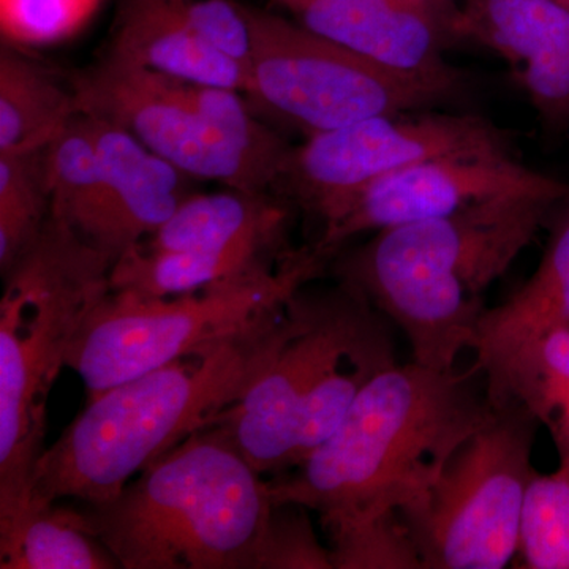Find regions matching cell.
<instances>
[{
    "mask_svg": "<svg viewBox=\"0 0 569 569\" xmlns=\"http://www.w3.org/2000/svg\"><path fill=\"white\" fill-rule=\"evenodd\" d=\"M492 407L478 365L466 372L389 367L335 436L293 475L269 482L272 501L317 512L336 545L422 500Z\"/></svg>",
    "mask_w": 569,
    "mask_h": 569,
    "instance_id": "6da1fadb",
    "label": "cell"
},
{
    "mask_svg": "<svg viewBox=\"0 0 569 569\" xmlns=\"http://www.w3.org/2000/svg\"><path fill=\"white\" fill-rule=\"evenodd\" d=\"M284 309L252 335L193 351L88 399L37 463L28 512L62 498L108 503L164 452L216 425L274 355Z\"/></svg>",
    "mask_w": 569,
    "mask_h": 569,
    "instance_id": "3957f363",
    "label": "cell"
},
{
    "mask_svg": "<svg viewBox=\"0 0 569 569\" xmlns=\"http://www.w3.org/2000/svg\"><path fill=\"white\" fill-rule=\"evenodd\" d=\"M86 118L107 182L111 249L119 260L178 211L192 194L193 178L118 123L92 114Z\"/></svg>",
    "mask_w": 569,
    "mask_h": 569,
    "instance_id": "9a60e30c",
    "label": "cell"
},
{
    "mask_svg": "<svg viewBox=\"0 0 569 569\" xmlns=\"http://www.w3.org/2000/svg\"><path fill=\"white\" fill-rule=\"evenodd\" d=\"M107 54L176 80L244 92V67L198 39L173 0H118Z\"/></svg>",
    "mask_w": 569,
    "mask_h": 569,
    "instance_id": "e0dca14e",
    "label": "cell"
},
{
    "mask_svg": "<svg viewBox=\"0 0 569 569\" xmlns=\"http://www.w3.org/2000/svg\"><path fill=\"white\" fill-rule=\"evenodd\" d=\"M488 396L493 406L518 400L529 408L548 427L560 468L569 473V328L522 351Z\"/></svg>",
    "mask_w": 569,
    "mask_h": 569,
    "instance_id": "603a6c76",
    "label": "cell"
},
{
    "mask_svg": "<svg viewBox=\"0 0 569 569\" xmlns=\"http://www.w3.org/2000/svg\"><path fill=\"white\" fill-rule=\"evenodd\" d=\"M511 156L488 119L449 112L381 114L307 137L293 146L276 192L326 222L378 179L440 157Z\"/></svg>",
    "mask_w": 569,
    "mask_h": 569,
    "instance_id": "30bf717a",
    "label": "cell"
},
{
    "mask_svg": "<svg viewBox=\"0 0 569 569\" xmlns=\"http://www.w3.org/2000/svg\"><path fill=\"white\" fill-rule=\"evenodd\" d=\"M509 194L565 201L569 183L505 157H440L378 179L340 206L323 223L317 246L332 254L362 233L451 216Z\"/></svg>",
    "mask_w": 569,
    "mask_h": 569,
    "instance_id": "7c38bea8",
    "label": "cell"
},
{
    "mask_svg": "<svg viewBox=\"0 0 569 569\" xmlns=\"http://www.w3.org/2000/svg\"><path fill=\"white\" fill-rule=\"evenodd\" d=\"M116 258L50 213L3 274L0 299V533L24 518L44 452L48 397L93 309L111 291Z\"/></svg>",
    "mask_w": 569,
    "mask_h": 569,
    "instance_id": "277c9868",
    "label": "cell"
},
{
    "mask_svg": "<svg viewBox=\"0 0 569 569\" xmlns=\"http://www.w3.org/2000/svg\"><path fill=\"white\" fill-rule=\"evenodd\" d=\"M272 507L269 482L211 426L82 515L121 568L254 569Z\"/></svg>",
    "mask_w": 569,
    "mask_h": 569,
    "instance_id": "5b68a950",
    "label": "cell"
},
{
    "mask_svg": "<svg viewBox=\"0 0 569 569\" xmlns=\"http://www.w3.org/2000/svg\"><path fill=\"white\" fill-rule=\"evenodd\" d=\"M455 39L496 52L550 129H569V10L556 0H459Z\"/></svg>",
    "mask_w": 569,
    "mask_h": 569,
    "instance_id": "5bb4252c",
    "label": "cell"
},
{
    "mask_svg": "<svg viewBox=\"0 0 569 569\" xmlns=\"http://www.w3.org/2000/svg\"><path fill=\"white\" fill-rule=\"evenodd\" d=\"M306 287L287 302L268 365L213 425L261 475L291 467L302 403L328 373L359 356H395L387 317L361 291L342 280L331 290Z\"/></svg>",
    "mask_w": 569,
    "mask_h": 569,
    "instance_id": "ba28073f",
    "label": "cell"
},
{
    "mask_svg": "<svg viewBox=\"0 0 569 569\" xmlns=\"http://www.w3.org/2000/svg\"><path fill=\"white\" fill-rule=\"evenodd\" d=\"M523 568L569 569V473L535 475L520 516Z\"/></svg>",
    "mask_w": 569,
    "mask_h": 569,
    "instance_id": "4316f807",
    "label": "cell"
},
{
    "mask_svg": "<svg viewBox=\"0 0 569 569\" xmlns=\"http://www.w3.org/2000/svg\"><path fill=\"white\" fill-rule=\"evenodd\" d=\"M182 89L198 114L257 167L274 190L293 146L260 121L238 89L189 81H182Z\"/></svg>",
    "mask_w": 569,
    "mask_h": 569,
    "instance_id": "d4e9b609",
    "label": "cell"
},
{
    "mask_svg": "<svg viewBox=\"0 0 569 569\" xmlns=\"http://www.w3.org/2000/svg\"><path fill=\"white\" fill-rule=\"evenodd\" d=\"M288 220V206L271 192L192 193L138 246L156 252L258 247L283 253Z\"/></svg>",
    "mask_w": 569,
    "mask_h": 569,
    "instance_id": "ac0fdd59",
    "label": "cell"
},
{
    "mask_svg": "<svg viewBox=\"0 0 569 569\" xmlns=\"http://www.w3.org/2000/svg\"><path fill=\"white\" fill-rule=\"evenodd\" d=\"M287 253L290 250L276 253L258 247L156 252L137 246L112 266L111 290L142 298L189 293L276 263Z\"/></svg>",
    "mask_w": 569,
    "mask_h": 569,
    "instance_id": "44dd1931",
    "label": "cell"
},
{
    "mask_svg": "<svg viewBox=\"0 0 569 569\" xmlns=\"http://www.w3.org/2000/svg\"><path fill=\"white\" fill-rule=\"evenodd\" d=\"M103 0H0L3 43L20 50L54 47L84 31Z\"/></svg>",
    "mask_w": 569,
    "mask_h": 569,
    "instance_id": "83f0119b",
    "label": "cell"
},
{
    "mask_svg": "<svg viewBox=\"0 0 569 569\" xmlns=\"http://www.w3.org/2000/svg\"><path fill=\"white\" fill-rule=\"evenodd\" d=\"M277 2L282 3L284 9H288L293 13V11L298 10L302 3L307 2V0H277Z\"/></svg>",
    "mask_w": 569,
    "mask_h": 569,
    "instance_id": "d6a6232c",
    "label": "cell"
},
{
    "mask_svg": "<svg viewBox=\"0 0 569 569\" xmlns=\"http://www.w3.org/2000/svg\"><path fill=\"white\" fill-rule=\"evenodd\" d=\"M118 560L89 530L82 511L50 507L28 512L0 533L2 569H112Z\"/></svg>",
    "mask_w": 569,
    "mask_h": 569,
    "instance_id": "7402d4cb",
    "label": "cell"
},
{
    "mask_svg": "<svg viewBox=\"0 0 569 569\" xmlns=\"http://www.w3.org/2000/svg\"><path fill=\"white\" fill-rule=\"evenodd\" d=\"M539 426L518 400L493 406L452 452L427 496L399 512L425 569L511 563L519 553L523 500L537 475L531 452Z\"/></svg>",
    "mask_w": 569,
    "mask_h": 569,
    "instance_id": "52a82bcc",
    "label": "cell"
},
{
    "mask_svg": "<svg viewBox=\"0 0 569 569\" xmlns=\"http://www.w3.org/2000/svg\"><path fill=\"white\" fill-rule=\"evenodd\" d=\"M80 112L70 80L33 61L24 50L0 51V152L44 149Z\"/></svg>",
    "mask_w": 569,
    "mask_h": 569,
    "instance_id": "d6986e66",
    "label": "cell"
},
{
    "mask_svg": "<svg viewBox=\"0 0 569 569\" xmlns=\"http://www.w3.org/2000/svg\"><path fill=\"white\" fill-rule=\"evenodd\" d=\"M250 61L244 96L260 114L307 137L381 114L413 112L447 97L396 77L298 21L242 3Z\"/></svg>",
    "mask_w": 569,
    "mask_h": 569,
    "instance_id": "9c48e42d",
    "label": "cell"
},
{
    "mask_svg": "<svg viewBox=\"0 0 569 569\" xmlns=\"http://www.w3.org/2000/svg\"><path fill=\"white\" fill-rule=\"evenodd\" d=\"M329 257L318 246L305 247L246 274L164 298L111 290L86 321L67 367L91 399L193 351L252 335L323 271Z\"/></svg>",
    "mask_w": 569,
    "mask_h": 569,
    "instance_id": "8992f818",
    "label": "cell"
},
{
    "mask_svg": "<svg viewBox=\"0 0 569 569\" xmlns=\"http://www.w3.org/2000/svg\"><path fill=\"white\" fill-rule=\"evenodd\" d=\"M553 198L509 194L438 219L377 231L337 266L410 342L413 362L455 369L473 347L485 293L533 242Z\"/></svg>",
    "mask_w": 569,
    "mask_h": 569,
    "instance_id": "7a4b0ae2",
    "label": "cell"
},
{
    "mask_svg": "<svg viewBox=\"0 0 569 569\" xmlns=\"http://www.w3.org/2000/svg\"><path fill=\"white\" fill-rule=\"evenodd\" d=\"M293 14L299 24L396 77L447 99L462 89V74L443 58L445 44L455 40L452 21L421 0H307Z\"/></svg>",
    "mask_w": 569,
    "mask_h": 569,
    "instance_id": "4fadbf2b",
    "label": "cell"
},
{
    "mask_svg": "<svg viewBox=\"0 0 569 569\" xmlns=\"http://www.w3.org/2000/svg\"><path fill=\"white\" fill-rule=\"evenodd\" d=\"M556 2H559L560 6L567 7L569 10V0H556Z\"/></svg>",
    "mask_w": 569,
    "mask_h": 569,
    "instance_id": "836d02e7",
    "label": "cell"
},
{
    "mask_svg": "<svg viewBox=\"0 0 569 569\" xmlns=\"http://www.w3.org/2000/svg\"><path fill=\"white\" fill-rule=\"evenodd\" d=\"M392 366L395 356H359L328 373L302 403L290 468L305 463L335 436L366 385Z\"/></svg>",
    "mask_w": 569,
    "mask_h": 569,
    "instance_id": "484cf974",
    "label": "cell"
},
{
    "mask_svg": "<svg viewBox=\"0 0 569 569\" xmlns=\"http://www.w3.org/2000/svg\"><path fill=\"white\" fill-rule=\"evenodd\" d=\"M51 213L47 148L0 152V271L31 247Z\"/></svg>",
    "mask_w": 569,
    "mask_h": 569,
    "instance_id": "cb8c5ba5",
    "label": "cell"
},
{
    "mask_svg": "<svg viewBox=\"0 0 569 569\" xmlns=\"http://www.w3.org/2000/svg\"><path fill=\"white\" fill-rule=\"evenodd\" d=\"M421 2H425L427 6L433 7V9L447 14L449 20L452 21V26H455L456 14H458L459 10V0H421Z\"/></svg>",
    "mask_w": 569,
    "mask_h": 569,
    "instance_id": "1f68e13d",
    "label": "cell"
},
{
    "mask_svg": "<svg viewBox=\"0 0 569 569\" xmlns=\"http://www.w3.org/2000/svg\"><path fill=\"white\" fill-rule=\"evenodd\" d=\"M47 174L51 216L89 244L116 258L111 249L107 182L88 118L82 112L47 146Z\"/></svg>",
    "mask_w": 569,
    "mask_h": 569,
    "instance_id": "ffe728a7",
    "label": "cell"
},
{
    "mask_svg": "<svg viewBox=\"0 0 569 569\" xmlns=\"http://www.w3.org/2000/svg\"><path fill=\"white\" fill-rule=\"evenodd\" d=\"M309 511L298 503H274L254 569H335L331 549L318 539Z\"/></svg>",
    "mask_w": 569,
    "mask_h": 569,
    "instance_id": "f1b7e54d",
    "label": "cell"
},
{
    "mask_svg": "<svg viewBox=\"0 0 569 569\" xmlns=\"http://www.w3.org/2000/svg\"><path fill=\"white\" fill-rule=\"evenodd\" d=\"M176 10L203 43L244 67L250 61L249 22L236 0H173Z\"/></svg>",
    "mask_w": 569,
    "mask_h": 569,
    "instance_id": "4dcf8cb0",
    "label": "cell"
},
{
    "mask_svg": "<svg viewBox=\"0 0 569 569\" xmlns=\"http://www.w3.org/2000/svg\"><path fill=\"white\" fill-rule=\"evenodd\" d=\"M70 81L80 112L118 123L190 178L272 192L266 176L198 114L181 80L103 54Z\"/></svg>",
    "mask_w": 569,
    "mask_h": 569,
    "instance_id": "8fae6325",
    "label": "cell"
},
{
    "mask_svg": "<svg viewBox=\"0 0 569 569\" xmlns=\"http://www.w3.org/2000/svg\"><path fill=\"white\" fill-rule=\"evenodd\" d=\"M569 328V212L550 233L537 271L511 298L482 312L471 350L486 387H497L511 362L552 332Z\"/></svg>",
    "mask_w": 569,
    "mask_h": 569,
    "instance_id": "2e32d148",
    "label": "cell"
},
{
    "mask_svg": "<svg viewBox=\"0 0 569 569\" xmlns=\"http://www.w3.org/2000/svg\"><path fill=\"white\" fill-rule=\"evenodd\" d=\"M337 569H425L400 516L380 520L331 546Z\"/></svg>",
    "mask_w": 569,
    "mask_h": 569,
    "instance_id": "f546056e",
    "label": "cell"
}]
</instances>
